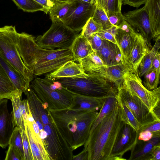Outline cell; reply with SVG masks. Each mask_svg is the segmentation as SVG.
<instances>
[{"mask_svg":"<svg viewBox=\"0 0 160 160\" xmlns=\"http://www.w3.org/2000/svg\"><path fill=\"white\" fill-rule=\"evenodd\" d=\"M26 96L32 116L40 137L51 160H72L73 150L69 146L47 106L30 87Z\"/></svg>","mask_w":160,"mask_h":160,"instance_id":"cell-1","label":"cell"},{"mask_svg":"<svg viewBox=\"0 0 160 160\" xmlns=\"http://www.w3.org/2000/svg\"><path fill=\"white\" fill-rule=\"evenodd\" d=\"M35 37L25 32L18 33L17 48L25 66L34 75L52 72L67 62L73 60L71 48L48 49L40 47Z\"/></svg>","mask_w":160,"mask_h":160,"instance_id":"cell-2","label":"cell"},{"mask_svg":"<svg viewBox=\"0 0 160 160\" xmlns=\"http://www.w3.org/2000/svg\"><path fill=\"white\" fill-rule=\"evenodd\" d=\"M123 123L118 102L115 108L90 131L84 145L88 160H109Z\"/></svg>","mask_w":160,"mask_h":160,"instance_id":"cell-3","label":"cell"},{"mask_svg":"<svg viewBox=\"0 0 160 160\" xmlns=\"http://www.w3.org/2000/svg\"><path fill=\"white\" fill-rule=\"evenodd\" d=\"M49 110L73 151L84 144L98 114V111H77L71 109Z\"/></svg>","mask_w":160,"mask_h":160,"instance_id":"cell-4","label":"cell"},{"mask_svg":"<svg viewBox=\"0 0 160 160\" xmlns=\"http://www.w3.org/2000/svg\"><path fill=\"white\" fill-rule=\"evenodd\" d=\"M30 88L48 109L59 110L71 109L74 105L72 93L61 83L46 76L32 80Z\"/></svg>","mask_w":160,"mask_h":160,"instance_id":"cell-5","label":"cell"},{"mask_svg":"<svg viewBox=\"0 0 160 160\" xmlns=\"http://www.w3.org/2000/svg\"><path fill=\"white\" fill-rule=\"evenodd\" d=\"M54 80L60 82L63 87L71 92L80 95L106 98L115 96L117 94V89L111 82L95 75L88 74V76L85 78Z\"/></svg>","mask_w":160,"mask_h":160,"instance_id":"cell-6","label":"cell"},{"mask_svg":"<svg viewBox=\"0 0 160 160\" xmlns=\"http://www.w3.org/2000/svg\"><path fill=\"white\" fill-rule=\"evenodd\" d=\"M18 32L15 26L0 27V54L21 75L30 86L34 74L24 63L18 52L17 44Z\"/></svg>","mask_w":160,"mask_h":160,"instance_id":"cell-7","label":"cell"},{"mask_svg":"<svg viewBox=\"0 0 160 160\" xmlns=\"http://www.w3.org/2000/svg\"><path fill=\"white\" fill-rule=\"evenodd\" d=\"M78 35L62 22H52L49 29L43 35L35 38L41 48L48 49L71 48L74 40Z\"/></svg>","mask_w":160,"mask_h":160,"instance_id":"cell-8","label":"cell"},{"mask_svg":"<svg viewBox=\"0 0 160 160\" xmlns=\"http://www.w3.org/2000/svg\"><path fill=\"white\" fill-rule=\"evenodd\" d=\"M123 79V84L131 93L139 98L151 112L160 102V87L152 90H148L143 85L138 72L127 71Z\"/></svg>","mask_w":160,"mask_h":160,"instance_id":"cell-9","label":"cell"},{"mask_svg":"<svg viewBox=\"0 0 160 160\" xmlns=\"http://www.w3.org/2000/svg\"><path fill=\"white\" fill-rule=\"evenodd\" d=\"M79 62L87 74L95 75L108 79L115 84L117 89L122 84L123 76L127 71L122 63L112 66L100 65L86 58Z\"/></svg>","mask_w":160,"mask_h":160,"instance_id":"cell-10","label":"cell"},{"mask_svg":"<svg viewBox=\"0 0 160 160\" xmlns=\"http://www.w3.org/2000/svg\"><path fill=\"white\" fill-rule=\"evenodd\" d=\"M117 90V95L125 103L140 124L141 128L157 121L143 102L131 93L123 84Z\"/></svg>","mask_w":160,"mask_h":160,"instance_id":"cell-11","label":"cell"},{"mask_svg":"<svg viewBox=\"0 0 160 160\" xmlns=\"http://www.w3.org/2000/svg\"><path fill=\"white\" fill-rule=\"evenodd\" d=\"M95 4L73 1L69 10L62 21L66 26L78 32L82 30L88 19L92 17Z\"/></svg>","mask_w":160,"mask_h":160,"instance_id":"cell-12","label":"cell"},{"mask_svg":"<svg viewBox=\"0 0 160 160\" xmlns=\"http://www.w3.org/2000/svg\"><path fill=\"white\" fill-rule=\"evenodd\" d=\"M123 15L124 20L138 32L151 49L152 47V41L157 38L151 27L144 6L124 13Z\"/></svg>","mask_w":160,"mask_h":160,"instance_id":"cell-13","label":"cell"},{"mask_svg":"<svg viewBox=\"0 0 160 160\" xmlns=\"http://www.w3.org/2000/svg\"><path fill=\"white\" fill-rule=\"evenodd\" d=\"M138 134L131 126L123 122L109 160H126L122 156L136 145L138 140Z\"/></svg>","mask_w":160,"mask_h":160,"instance_id":"cell-14","label":"cell"},{"mask_svg":"<svg viewBox=\"0 0 160 160\" xmlns=\"http://www.w3.org/2000/svg\"><path fill=\"white\" fill-rule=\"evenodd\" d=\"M138 33L124 20L118 26L115 38L121 52V62L125 68Z\"/></svg>","mask_w":160,"mask_h":160,"instance_id":"cell-15","label":"cell"},{"mask_svg":"<svg viewBox=\"0 0 160 160\" xmlns=\"http://www.w3.org/2000/svg\"><path fill=\"white\" fill-rule=\"evenodd\" d=\"M8 99L0 100V147L3 148L8 145L15 128L12 113L8 110Z\"/></svg>","mask_w":160,"mask_h":160,"instance_id":"cell-16","label":"cell"},{"mask_svg":"<svg viewBox=\"0 0 160 160\" xmlns=\"http://www.w3.org/2000/svg\"><path fill=\"white\" fill-rule=\"evenodd\" d=\"M22 90L17 89L12 96L11 100L12 107V114L14 127L25 129L24 122L31 114L27 99L22 100Z\"/></svg>","mask_w":160,"mask_h":160,"instance_id":"cell-17","label":"cell"},{"mask_svg":"<svg viewBox=\"0 0 160 160\" xmlns=\"http://www.w3.org/2000/svg\"><path fill=\"white\" fill-rule=\"evenodd\" d=\"M150 50L145 41L138 33L127 61L126 68L127 71L137 73L142 59Z\"/></svg>","mask_w":160,"mask_h":160,"instance_id":"cell-18","label":"cell"},{"mask_svg":"<svg viewBox=\"0 0 160 160\" xmlns=\"http://www.w3.org/2000/svg\"><path fill=\"white\" fill-rule=\"evenodd\" d=\"M24 125L33 160H51L40 137L35 133L31 121L24 122Z\"/></svg>","mask_w":160,"mask_h":160,"instance_id":"cell-19","label":"cell"},{"mask_svg":"<svg viewBox=\"0 0 160 160\" xmlns=\"http://www.w3.org/2000/svg\"><path fill=\"white\" fill-rule=\"evenodd\" d=\"M88 76L80 63L70 60L54 71L47 74L46 76L54 80L60 78H85Z\"/></svg>","mask_w":160,"mask_h":160,"instance_id":"cell-20","label":"cell"},{"mask_svg":"<svg viewBox=\"0 0 160 160\" xmlns=\"http://www.w3.org/2000/svg\"><path fill=\"white\" fill-rule=\"evenodd\" d=\"M70 91L74 99V105L71 109L77 111H98L102 107L106 98L83 95Z\"/></svg>","mask_w":160,"mask_h":160,"instance_id":"cell-21","label":"cell"},{"mask_svg":"<svg viewBox=\"0 0 160 160\" xmlns=\"http://www.w3.org/2000/svg\"><path fill=\"white\" fill-rule=\"evenodd\" d=\"M95 52L106 65L112 66L122 63L119 48L110 41L104 40L101 48Z\"/></svg>","mask_w":160,"mask_h":160,"instance_id":"cell-22","label":"cell"},{"mask_svg":"<svg viewBox=\"0 0 160 160\" xmlns=\"http://www.w3.org/2000/svg\"><path fill=\"white\" fill-rule=\"evenodd\" d=\"M160 144V136H153L146 142L138 140L131 151L130 160H150V155L154 147Z\"/></svg>","mask_w":160,"mask_h":160,"instance_id":"cell-23","label":"cell"},{"mask_svg":"<svg viewBox=\"0 0 160 160\" xmlns=\"http://www.w3.org/2000/svg\"><path fill=\"white\" fill-rule=\"evenodd\" d=\"M144 4L154 34L160 37V0H147Z\"/></svg>","mask_w":160,"mask_h":160,"instance_id":"cell-24","label":"cell"},{"mask_svg":"<svg viewBox=\"0 0 160 160\" xmlns=\"http://www.w3.org/2000/svg\"><path fill=\"white\" fill-rule=\"evenodd\" d=\"M71 48L74 61L78 62L93 51L88 39L81 33L76 37Z\"/></svg>","mask_w":160,"mask_h":160,"instance_id":"cell-25","label":"cell"},{"mask_svg":"<svg viewBox=\"0 0 160 160\" xmlns=\"http://www.w3.org/2000/svg\"><path fill=\"white\" fill-rule=\"evenodd\" d=\"M0 64L16 88L22 90L25 94L30 86H28L20 73L7 62L0 54Z\"/></svg>","mask_w":160,"mask_h":160,"instance_id":"cell-26","label":"cell"},{"mask_svg":"<svg viewBox=\"0 0 160 160\" xmlns=\"http://www.w3.org/2000/svg\"><path fill=\"white\" fill-rule=\"evenodd\" d=\"M160 37L155 39V42L152 48L142 59L138 68L139 76L142 77L148 72L152 68V62L160 48Z\"/></svg>","mask_w":160,"mask_h":160,"instance_id":"cell-27","label":"cell"},{"mask_svg":"<svg viewBox=\"0 0 160 160\" xmlns=\"http://www.w3.org/2000/svg\"><path fill=\"white\" fill-rule=\"evenodd\" d=\"M17 89L0 64V100L5 98L11 100Z\"/></svg>","mask_w":160,"mask_h":160,"instance_id":"cell-28","label":"cell"},{"mask_svg":"<svg viewBox=\"0 0 160 160\" xmlns=\"http://www.w3.org/2000/svg\"><path fill=\"white\" fill-rule=\"evenodd\" d=\"M117 95L108 97L105 99L90 131L93 130L107 115L115 108L118 103Z\"/></svg>","mask_w":160,"mask_h":160,"instance_id":"cell-29","label":"cell"},{"mask_svg":"<svg viewBox=\"0 0 160 160\" xmlns=\"http://www.w3.org/2000/svg\"><path fill=\"white\" fill-rule=\"evenodd\" d=\"M73 1L63 2H55L49 11L50 19L52 22H62L67 14Z\"/></svg>","mask_w":160,"mask_h":160,"instance_id":"cell-30","label":"cell"},{"mask_svg":"<svg viewBox=\"0 0 160 160\" xmlns=\"http://www.w3.org/2000/svg\"><path fill=\"white\" fill-rule=\"evenodd\" d=\"M117 98L120 107L121 117L123 121L131 126L138 132L141 128L140 124L125 103L117 94Z\"/></svg>","mask_w":160,"mask_h":160,"instance_id":"cell-31","label":"cell"},{"mask_svg":"<svg viewBox=\"0 0 160 160\" xmlns=\"http://www.w3.org/2000/svg\"><path fill=\"white\" fill-rule=\"evenodd\" d=\"M20 9L24 12H34L42 11L47 14L45 8L34 0H12Z\"/></svg>","mask_w":160,"mask_h":160,"instance_id":"cell-32","label":"cell"},{"mask_svg":"<svg viewBox=\"0 0 160 160\" xmlns=\"http://www.w3.org/2000/svg\"><path fill=\"white\" fill-rule=\"evenodd\" d=\"M92 18L95 22L102 26L103 30L107 29L113 26L109 22L105 11L98 6L96 5Z\"/></svg>","mask_w":160,"mask_h":160,"instance_id":"cell-33","label":"cell"},{"mask_svg":"<svg viewBox=\"0 0 160 160\" xmlns=\"http://www.w3.org/2000/svg\"><path fill=\"white\" fill-rule=\"evenodd\" d=\"M143 85L148 90H152L158 88L159 82L160 74L153 69L144 76Z\"/></svg>","mask_w":160,"mask_h":160,"instance_id":"cell-34","label":"cell"},{"mask_svg":"<svg viewBox=\"0 0 160 160\" xmlns=\"http://www.w3.org/2000/svg\"><path fill=\"white\" fill-rule=\"evenodd\" d=\"M12 144L19 151L22 160H24V151L21 129L18 127H15L10 140L9 144Z\"/></svg>","mask_w":160,"mask_h":160,"instance_id":"cell-35","label":"cell"},{"mask_svg":"<svg viewBox=\"0 0 160 160\" xmlns=\"http://www.w3.org/2000/svg\"><path fill=\"white\" fill-rule=\"evenodd\" d=\"M103 30L102 26L90 18L83 27L80 33L87 39L92 35Z\"/></svg>","mask_w":160,"mask_h":160,"instance_id":"cell-36","label":"cell"},{"mask_svg":"<svg viewBox=\"0 0 160 160\" xmlns=\"http://www.w3.org/2000/svg\"><path fill=\"white\" fill-rule=\"evenodd\" d=\"M117 29L118 27L113 26L107 29L102 30L97 33L102 39L110 41L118 47L115 38Z\"/></svg>","mask_w":160,"mask_h":160,"instance_id":"cell-37","label":"cell"},{"mask_svg":"<svg viewBox=\"0 0 160 160\" xmlns=\"http://www.w3.org/2000/svg\"><path fill=\"white\" fill-rule=\"evenodd\" d=\"M24 151V160H33L28 139L25 129H21Z\"/></svg>","mask_w":160,"mask_h":160,"instance_id":"cell-38","label":"cell"},{"mask_svg":"<svg viewBox=\"0 0 160 160\" xmlns=\"http://www.w3.org/2000/svg\"><path fill=\"white\" fill-rule=\"evenodd\" d=\"M122 0H108L106 11L107 15L112 13L121 12Z\"/></svg>","mask_w":160,"mask_h":160,"instance_id":"cell-39","label":"cell"},{"mask_svg":"<svg viewBox=\"0 0 160 160\" xmlns=\"http://www.w3.org/2000/svg\"><path fill=\"white\" fill-rule=\"evenodd\" d=\"M143 130H148L152 133L153 136H160V121H154L147 125L141 127L138 132Z\"/></svg>","mask_w":160,"mask_h":160,"instance_id":"cell-40","label":"cell"},{"mask_svg":"<svg viewBox=\"0 0 160 160\" xmlns=\"http://www.w3.org/2000/svg\"><path fill=\"white\" fill-rule=\"evenodd\" d=\"M5 160H22L18 149L12 144H9Z\"/></svg>","mask_w":160,"mask_h":160,"instance_id":"cell-41","label":"cell"},{"mask_svg":"<svg viewBox=\"0 0 160 160\" xmlns=\"http://www.w3.org/2000/svg\"><path fill=\"white\" fill-rule=\"evenodd\" d=\"M88 39L90 42L93 51H96L102 46L104 40L102 39L97 33L92 35Z\"/></svg>","mask_w":160,"mask_h":160,"instance_id":"cell-42","label":"cell"},{"mask_svg":"<svg viewBox=\"0 0 160 160\" xmlns=\"http://www.w3.org/2000/svg\"><path fill=\"white\" fill-rule=\"evenodd\" d=\"M107 16L109 22L114 26L118 27L124 20L122 12L109 14Z\"/></svg>","mask_w":160,"mask_h":160,"instance_id":"cell-43","label":"cell"},{"mask_svg":"<svg viewBox=\"0 0 160 160\" xmlns=\"http://www.w3.org/2000/svg\"><path fill=\"white\" fill-rule=\"evenodd\" d=\"M138 133V140L144 142L149 141L153 137L152 133L148 130L142 131Z\"/></svg>","mask_w":160,"mask_h":160,"instance_id":"cell-44","label":"cell"},{"mask_svg":"<svg viewBox=\"0 0 160 160\" xmlns=\"http://www.w3.org/2000/svg\"><path fill=\"white\" fill-rule=\"evenodd\" d=\"M147 0H122V4L135 8H138L144 4Z\"/></svg>","mask_w":160,"mask_h":160,"instance_id":"cell-45","label":"cell"},{"mask_svg":"<svg viewBox=\"0 0 160 160\" xmlns=\"http://www.w3.org/2000/svg\"><path fill=\"white\" fill-rule=\"evenodd\" d=\"M46 9L47 13L49 12L51 8L55 4L52 0H34Z\"/></svg>","mask_w":160,"mask_h":160,"instance_id":"cell-46","label":"cell"},{"mask_svg":"<svg viewBox=\"0 0 160 160\" xmlns=\"http://www.w3.org/2000/svg\"><path fill=\"white\" fill-rule=\"evenodd\" d=\"M160 74V53L159 51L156 54L152 62V68Z\"/></svg>","mask_w":160,"mask_h":160,"instance_id":"cell-47","label":"cell"},{"mask_svg":"<svg viewBox=\"0 0 160 160\" xmlns=\"http://www.w3.org/2000/svg\"><path fill=\"white\" fill-rule=\"evenodd\" d=\"M160 160V144L156 145L152 151L150 160Z\"/></svg>","mask_w":160,"mask_h":160,"instance_id":"cell-48","label":"cell"},{"mask_svg":"<svg viewBox=\"0 0 160 160\" xmlns=\"http://www.w3.org/2000/svg\"><path fill=\"white\" fill-rule=\"evenodd\" d=\"M88 152L84 149L79 153L76 155L73 156L72 160H88Z\"/></svg>","mask_w":160,"mask_h":160,"instance_id":"cell-49","label":"cell"},{"mask_svg":"<svg viewBox=\"0 0 160 160\" xmlns=\"http://www.w3.org/2000/svg\"><path fill=\"white\" fill-rule=\"evenodd\" d=\"M151 112L156 120L160 121V102L153 108Z\"/></svg>","mask_w":160,"mask_h":160,"instance_id":"cell-50","label":"cell"},{"mask_svg":"<svg viewBox=\"0 0 160 160\" xmlns=\"http://www.w3.org/2000/svg\"><path fill=\"white\" fill-rule=\"evenodd\" d=\"M108 0H96L95 5L102 8L106 12Z\"/></svg>","mask_w":160,"mask_h":160,"instance_id":"cell-51","label":"cell"},{"mask_svg":"<svg viewBox=\"0 0 160 160\" xmlns=\"http://www.w3.org/2000/svg\"><path fill=\"white\" fill-rule=\"evenodd\" d=\"M78 2L83 3H89L92 4H95V0H72Z\"/></svg>","mask_w":160,"mask_h":160,"instance_id":"cell-52","label":"cell"},{"mask_svg":"<svg viewBox=\"0 0 160 160\" xmlns=\"http://www.w3.org/2000/svg\"><path fill=\"white\" fill-rule=\"evenodd\" d=\"M55 2H67L72 1V0H52Z\"/></svg>","mask_w":160,"mask_h":160,"instance_id":"cell-53","label":"cell"}]
</instances>
